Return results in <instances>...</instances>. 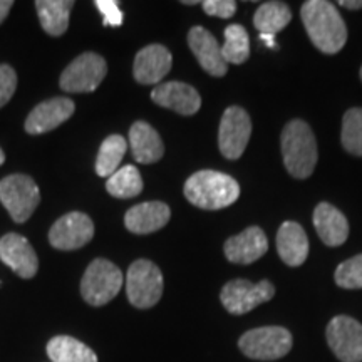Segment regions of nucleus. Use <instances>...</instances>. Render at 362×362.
<instances>
[{
	"label": "nucleus",
	"mask_w": 362,
	"mask_h": 362,
	"mask_svg": "<svg viewBox=\"0 0 362 362\" xmlns=\"http://www.w3.org/2000/svg\"><path fill=\"white\" fill-rule=\"evenodd\" d=\"M300 17L312 44L324 54H337L346 45L347 27L341 13L327 0H309Z\"/></svg>",
	"instance_id": "f257e3e1"
},
{
	"label": "nucleus",
	"mask_w": 362,
	"mask_h": 362,
	"mask_svg": "<svg viewBox=\"0 0 362 362\" xmlns=\"http://www.w3.org/2000/svg\"><path fill=\"white\" fill-rule=\"evenodd\" d=\"M185 197L192 205L202 210H221L238 200L240 187L230 175L215 170H203L187 180Z\"/></svg>",
	"instance_id": "f03ea898"
},
{
	"label": "nucleus",
	"mask_w": 362,
	"mask_h": 362,
	"mask_svg": "<svg viewBox=\"0 0 362 362\" xmlns=\"http://www.w3.org/2000/svg\"><path fill=\"white\" fill-rule=\"evenodd\" d=\"M285 168L293 178L305 180L314 173L317 165V143L309 124L293 119L285 124L280 136Z\"/></svg>",
	"instance_id": "7ed1b4c3"
},
{
	"label": "nucleus",
	"mask_w": 362,
	"mask_h": 362,
	"mask_svg": "<svg viewBox=\"0 0 362 362\" xmlns=\"http://www.w3.org/2000/svg\"><path fill=\"white\" fill-rule=\"evenodd\" d=\"M123 280L119 267L106 259H96L84 272L81 280V296L89 305L103 307L119 293Z\"/></svg>",
	"instance_id": "20e7f679"
},
{
	"label": "nucleus",
	"mask_w": 362,
	"mask_h": 362,
	"mask_svg": "<svg viewBox=\"0 0 362 362\" xmlns=\"http://www.w3.org/2000/svg\"><path fill=\"white\" fill-rule=\"evenodd\" d=\"M0 202L16 223H24L40 203L37 183L27 175H8L0 181Z\"/></svg>",
	"instance_id": "39448f33"
},
{
	"label": "nucleus",
	"mask_w": 362,
	"mask_h": 362,
	"mask_svg": "<svg viewBox=\"0 0 362 362\" xmlns=\"http://www.w3.org/2000/svg\"><path fill=\"white\" fill-rule=\"evenodd\" d=\"M126 293L136 309H151L163 296V274L149 260H136L126 274Z\"/></svg>",
	"instance_id": "423d86ee"
},
{
	"label": "nucleus",
	"mask_w": 362,
	"mask_h": 362,
	"mask_svg": "<svg viewBox=\"0 0 362 362\" xmlns=\"http://www.w3.org/2000/svg\"><path fill=\"white\" fill-rule=\"evenodd\" d=\"M240 351L255 361H275L292 349V334L279 325L252 329L238 341Z\"/></svg>",
	"instance_id": "0eeeda50"
},
{
	"label": "nucleus",
	"mask_w": 362,
	"mask_h": 362,
	"mask_svg": "<svg viewBox=\"0 0 362 362\" xmlns=\"http://www.w3.org/2000/svg\"><path fill=\"white\" fill-rule=\"evenodd\" d=\"M107 64L96 52H84L76 57L61 74V86L66 93H94L106 78Z\"/></svg>",
	"instance_id": "6e6552de"
},
{
	"label": "nucleus",
	"mask_w": 362,
	"mask_h": 362,
	"mask_svg": "<svg viewBox=\"0 0 362 362\" xmlns=\"http://www.w3.org/2000/svg\"><path fill=\"white\" fill-rule=\"evenodd\" d=\"M274 296L275 287L269 280L252 284L248 280L237 279L223 285L220 292V300L230 314L243 315L264 304V302H269Z\"/></svg>",
	"instance_id": "1a4fd4ad"
},
{
	"label": "nucleus",
	"mask_w": 362,
	"mask_h": 362,
	"mask_svg": "<svg viewBox=\"0 0 362 362\" xmlns=\"http://www.w3.org/2000/svg\"><path fill=\"white\" fill-rule=\"evenodd\" d=\"M252 134V121L240 106L226 107L220 121L218 146L226 160H238L245 151Z\"/></svg>",
	"instance_id": "9d476101"
},
{
	"label": "nucleus",
	"mask_w": 362,
	"mask_h": 362,
	"mask_svg": "<svg viewBox=\"0 0 362 362\" xmlns=\"http://www.w3.org/2000/svg\"><path fill=\"white\" fill-rule=\"evenodd\" d=\"M330 351L342 362H362V324L349 315H337L325 330Z\"/></svg>",
	"instance_id": "9b49d317"
},
{
	"label": "nucleus",
	"mask_w": 362,
	"mask_h": 362,
	"mask_svg": "<svg viewBox=\"0 0 362 362\" xmlns=\"http://www.w3.org/2000/svg\"><path fill=\"white\" fill-rule=\"evenodd\" d=\"M94 237V223L83 211L61 216L49 230V243L57 250H78Z\"/></svg>",
	"instance_id": "f8f14e48"
},
{
	"label": "nucleus",
	"mask_w": 362,
	"mask_h": 362,
	"mask_svg": "<svg viewBox=\"0 0 362 362\" xmlns=\"http://www.w3.org/2000/svg\"><path fill=\"white\" fill-rule=\"evenodd\" d=\"M0 260L21 279H33L39 270L37 253L30 242L19 233H7L0 238Z\"/></svg>",
	"instance_id": "ddd939ff"
},
{
	"label": "nucleus",
	"mask_w": 362,
	"mask_h": 362,
	"mask_svg": "<svg viewBox=\"0 0 362 362\" xmlns=\"http://www.w3.org/2000/svg\"><path fill=\"white\" fill-rule=\"evenodd\" d=\"M151 99L158 106L166 107L178 115L193 116L200 111L202 98L193 86L180 83V81H170V83L158 84L151 90Z\"/></svg>",
	"instance_id": "4468645a"
},
{
	"label": "nucleus",
	"mask_w": 362,
	"mask_h": 362,
	"mask_svg": "<svg viewBox=\"0 0 362 362\" xmlns=\"http://www.w3.org/2000/svg\"><path fill=\"white\" fill-rule=\"evenodd\" d=\"M188 45L197 57L198 64L214 78H221L228 71V64L225 62L221 54V45L215 35L208 33L205 27L194 25L188 33Z\"/></svg>",
	"instance_id": "2eb2a0df"
},
{
	"label": "nucleus",
	"mask_w": 362,
	"mask_h": 362,
	"mask_svg": "<svg viewBox=\"0 0 362 362\" xmlns=\"http://www.w3.org/2000/svg\"><path fill=\"white\" fill-rule=\"evenodd\" d=\"M74 101L67 98H52L37 104L25 119L29 134H44L66 123L74 115Z\"/></svg>",
	"instance_id": "dca6fc26"
},
{
	"label": "nucleus",
	"mask_w": 362,
	"mask_h": 362,
	"mask_svg": "<svg viewBox=\"0 0 362 362\" xmlns=\"http://www.w3.org/2000/svg\"><path fill=\"white\" fill-rule=\"evenodd\" d=\"M173 66V56L165 45L151 44L136 54L133 74L139 84H160Z\"/></svg>",
	"instance_id": "f3484780"
},
{
	"label": "nucleus",
	"mask_w": 362,
	"mask_h": 362,
	"mask_svg": "<svg viewBox=\"0 0 362 362\" xmlns=\"http://www.w3.org/2000/svg\"><path fill=\"white\" fill-rule=\"evenodd\" d=\"M269 250L267 235L259 226H248L242 233L235 235L225 242V257L233 264L248 265L259 260Z\"/></svg>",
	"instance_id": "a211bd4d"
},
{
	"label": "nucleus",
	"mask_w": 362,
	"mask_h": 362,
	"mask_svg": "<svg viewBox=\"0 0 362 362\" xmlns=\"http://www.w3.org/2000/svg\"><path fill=\"white\" fill-rule=\"evenodd\" d=\"M171 210L163 202H146L129 208L124 215V225L131 233L148 235L158 232L168 223Z\"/></svg>",
	"instance_id": "6ab92c4d"
},
{
	"label": "nucleus",
	"mask_w": 362,
	"mask_h": 362,
	"mask_svg": "<svg viewBox=\"0 0 362 362\" xmlns=\"http://www.w3.org/2000/svg\"><path fill=\"white\" fill-rule=\"evenodd\" d=\"M314 226L327 247H339L349 237V221L336 206L319 203L314 210Z\"/></svg>",
	"instance_id": "aec40b11"
},
{
	"label": "nucleus",
	"mask_w": 362,
	"mask_h": 362,
	"mask_svg": "<svg viewBox=\"0 0 362 362\" xmlns=\"http://www.w3.org/2000/svg\"><path fill=\"white\" fill-rule=\"evenodd\" d=\"M279 257L288 267H300L309 257V238L297 221H284L277 233Z\"/></svg>",
	"instance_id": "412c9836"
},
{
	"label": "nucleus",
	"mask_w": 362,
	"mask_h": 362,
	"mask_svg": "<svg viewBox=\"0 0 362 362\" xmlns=\"http://www.w3.org/2000/svg\"><path fill=\"white\" fill-rule=\"evenodd\" d=\"M129 146L134 160L141 165L160 161L165 155V146L155 128L144 121H136L129 129Z\"/></svg>",
	"instance_id": "4be33fe9"
},
{
	"label": "nucleus",
	"mask_w": 362,
	"mask_h": 362,
	"mask_svg": "<svg viewBox=\"0 0 362 362\" xmlns=\"http://www.w3.org/2000/svg\"><path fill=\"white\" fill-rule=\"evenodd\" d=\"M72 7H74L72 0H37L35 2L40 25L52 37H59L67 30Z\"/></svg>",
	"instance_id": "5701e85b"
},
{
	"label": "nucleus",
	"mask_w": 362,
	"mask_h": 362,
	"mask_svg": "<svg viewBox=\"0 0 362 362\" xmlns=\"http://www.w3.org/2000/svg\"><path fill=\"white\" fill-rule=\"evenodd\" d=\"M51 362H98L96 352L71 336H56L47 342Z\"/></svg>",
	"instance_id": "b1692460"
},
{
	"label": "nucleus",
	"mask_w": 362,
	"mask_h": 362,
	"mask_svg": "<svg viewBox=\"0 0 362 362\" xmlns=\"http://www.w3.org/2000/svg\"><path fill=\"white\" fill-rule=\"evenodd\" d=\"M292 21V12L287 4L284 2H265L257 8L253 16V25L259 30L260 35L275 37L284 27L288 25Z\"/></svg>",
	"instance_id": "393cba45"
},
{
	"label": "nucleus",
	"mask_w": 362,
	"mask_h": 362,
	"mask_svg": "<svg viewBox=\"0 0 362 362\" xmlns=\"http://www.w3.org/2000/svg\"><path fill=\"white\" fill-rule=\"evenodd\" d=\"M128 149V141L119 134H111L104 139L96 158V173L101 178H110L119 170L121 161Z\"/></svg>",
	"instance_id": "a878e982"
},
{
	"label": "nucleus",
	"mask_w": 362,
	"mask_h": 362,
	"mask_svg": "<svg viewBox=\"0 0 362 362\" xmlns=\"http://www.w3.org/2000/svg\"><path fill=\"white\" fill-rule=\"evenodd\" d=\"M106 189L111 197L128 200V198L138 197L143 192V178L138 168H134L133 165L123 166L107 178Z\"/></svg>",
	"instance_id": "bb28decb"
},
{
	"label": "nucleus",
	"mask_w": 362,
	"mask_h": 362,
	"mask_svg": "<svg viewBox=\"0 0 362 362\" xmlns=\"http://www.w3.org/2000/svg\"><path fill=\"white\" fill-rule=\"evenodd\" d=\"M221 54L226 64H243L250 57V39L245 27L230 24L225 29V44L221 45Z\"/></svg>",
	"instance_id": "cd10ccee"
},
{
	"label": "nucleus",
	"mask_w": 362,
	"mask_h": 362,
	"mask_svg": "<svg viewBox=\"0 0 362 362\" xmlns=\"http://www.w3.org/2000/svg\"><path fill=\"white\" fill-rule=\"evenodd\" d=\"M341 138L346 151L362 156V107H352L344 115Z\"/></svg>",
	"instance_id": "c85d7f7f"
},
{
	"label": "nucleus",
	"mask_w": 362,
	"mask_h": 362,
	"mask_svg": "<svg viewBox=\"0 0 362 362\" xmlns=\"http://www.w3.org/2000/svg\"><path fill=\"white\" fill-rule=\"evenodd\" d=\"M334 280L342 288H362V253L342 262L336 269Z\"/></svg>",
	"instance_id": "c756f323"
},
{
	"label": "nucleus",
	"mask_w": 362,
	"mask_h": 362,
	"mask_svg": "<svg viewBox=\"0 0 362 362\" xmlns=\"http://www.w3.org/2000/svg\"><path fill=\"white\" fill-rule=\"evenodd\" d=\"M17 88V74L8 64H0V107L11 101Z\"/></svg>",
	"instance_id": "7c9ffc66"
},
{
	"label": "nucleus",
	"mask_w": 362,
	"mask_h": 362,
	"mask_svg": "<svg viewBox=\"0 0 362 362\" xmlns=\"http://www.w3.org/2000/svg\"><path fill=\"white\" fill-rule=\"evenodd\" d=\"M94 6L103 13L104 25L119 27L123 25V12H121L119 4L116 0H96Z\"/></svg>",
	"instance_id": "2f4dec72"
},
{
	"label": "nucleus",
	"mask_w": 362,
	"mask_h": 362,
	"mask_svg": "<svg viewBox=\"0 0 362 362\" xmlns=\"http://www.w3.org/2000/svg\"><path fill=\"white\" fill-rule=\"evenodd\" d=\"M202 7L208 16L221 17V19H230L237 12V2L233 0H205L202 2Z\"/></svg>",
	"instance_id": "473e14b6"
},
{
	"label": "nucleus",
	"mask_w": 362,
	"mask_h": 362,
	"mask_svg": "<svg viewBox=\"0 0 362 362\" xmlns=\"http://www.w3.org/2000/svg\"><path fill=\"white\" fill-rule=\"evenodd\" d=\"M12 7H13L12 0H0V24L7 19L8 12H11Z\"/></svg>",
	"instance_id": "72a5a7b5"
},
{
	"label": "nucleus",
	"mask_w": 362,
	"mask_h": 362,
	"mask_svg": "<svg viewBox=\"0 0 362 362\" xmlns=\"http://www.w3.org/2000/svg\"><path fill=\"white\" fill-rule=\"evenodd\" d=\"M339 6L356 11V8H362V0H341V2H339Z\"/></svg>",
	"instance_id": "f704fd0d"
},
{
	"label": "nucleus",
	"mask_w": 362,
	"mask_h": 362,
	"mask_svg": "<svg viewBox=\"0 0 362 362\" xmlns=\"http://www.w3.org/2000/svg\"><path fill=\"white\" fill-rule=\"evenodd\" d=\"M4 161H6V155H4L2 148H0V165H4Z\"/></svg>",
	"instance_id": "c9c22d12"
},
{
	"label": "nucleus",
	"mask_w": 362,
	"mask_h": 362,
	"mask_svg": "<svg viewBox=\"0 0 362 362\" xmlns=\"http://www.w3.org/2000/svg\"><path fill=\"white\" fill-rule=\"evenodd\" d=\"M183 4H187V6H194V4H198L197 0H183Z\"/></svg>",
	"instance_id": "e433bc0d"
},
{
	"label": "nucleus",
	"mask_w": 362,
	"mask_h": 362,
	"mask_svg": "<svg viewBox=\"0 0 362 362\" xmlns=\"http://www.w3.org/2000/svg\"><path fill=\"white\" fill-rule=\"evenodd\" d=\"M361 79H362V67H361Z\"/></svg>",
	"instance_id": "4c0bfd02"
}]
</instances>
